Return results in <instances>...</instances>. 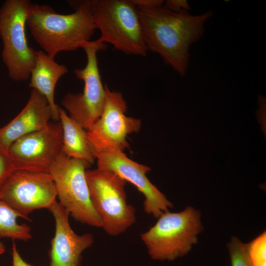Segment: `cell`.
Here are the masks:
<instances>
[{
    "label": "cell",
    "instance_id": "obj_9",
    "mask_svg": "<svg viewBox=\"0 0 266 266\" xmlns=\"http://www.w3.org/2000/svg\"><path fill=\"white\" fill-rule=\"evenodd\" d=\"M105 98L102 113L98 120L86 130L94 155L107 150L124 151L129 147L127 136L139 131V119L126 115L127 103L122 94L111 91L104 85Z\"/></svg>",
    "mask_w": 266,
    "mask_h": 266
},
{
    "label": "cell",
    "instance_id": "obj_3",
    "mask_svg": "<svg viewBox=\"0 0 266 266\" xmlns=\"http://www.w3.org/2000/svg\"><path fill=\"white\" fill-rule=\"evenodd\" d=\"M91 8L95 26L100 33L96 42L110 43L128 55H146L138 9L131 0H91Z\"/></svg>",
    "mask_w": 266,
    "mask_h": 266
},
{
    "label": "cell",
    "instance_id": "obj_24",
    "mask_svg": "<svg viewBox=\"0 0 266 266\" xmlns=\"http://www.w3.org/2000/svg\"><path fill=\"white\" fill-rule=\"evenodd\" d=\"M5 251V247L3 243L0 241V255L4 253Z\"/></svg>",
    "mask_w": 266,
    "mask_h": 266
},
{
    "label": "cell",
    "instance_id": "obj_15",
    "mask_svg": "<svg viewBox=\"0 0 266 266\" xmlns=\"http://www.w3.org/2000/svg\"><path fill=\"white\" fill-rule=\"evenodd\" d=\"M67 72L66 66L57 63L44 51H36L29 87L45 97L52 111V119L56 121L59 120V106L55 102V88L59 79Z\"/></svg>",
    "mask_w": 266,
    "mask_h": 266
},
{
    "label": "cell",
    "instance_id": "obj_13",
    "mask_svg": "<svg viewBox=\"0 0 266 266\" xmlns=\"http://www.w3.org/2000/svg\"><path fill=\"white\" fill-rule=\"evenodd\" d=\"M49 210L55 219V231L51 241L48 266H80L82 253L94 243L93 235L76 233L69 223V212L59 202Z\"/></svg>",
    "mask_w": 266,
    "mask_h": 266
},
{
    "label": "cell",
    "instance_id": "obj_23",
    "mask_svg": "<svg viewBox=\"0 0 266 266\" xmlns=\"http://www.w3.org/2000/svg\"><path fill=\"white\" fill-rule=\"evenodd\" d=\"M11 255L12 266H32L22 258L17 248L15 240H13L12 242Z\"/></svg>",
    "mask_w": 266,
    "mask_h": 266
},
{
    "label": "cell",
    "instance_id": "obj_18",
    "mask_svg": "<svg viewBox=\"0 0 266 266\" xmlns=\"http://www.w3.org/2000/svg\"><path fill=\"white\" fill-rule=\"evenodd\" d=\"M246 244L252 266H266V232Z\"/></svg>",
    "mask_w": 266,
    "mask_h": 266
},
{
    "label": "cell",
    "instance_id": "obj_5",
    "mask_svg": "<svg viewBox=\"0 0 266 266\" xmlns=\"http://www.w3.org/2000/svg\"><path fill=\"white\" fill-rule=\"evenodd\" d=\"M31 4L29 0H6L0 8L1 58L14 81L29 79L35 62L36 51L29 46L25 32Z\"/></svg>",
    "mask_w": 266,
    "mask_h": 266
},
{
    "label": "cell",
    "instance_id": "obj_21",
    "mask_svg": "<svg viewBox=\"0 0 266 266\" xmlns=\"http://www.w3.org/2000/svg\"><path fill=\"white\" fill-rule=\"evenodd\" d=\"M163 6L175 13H188L191 8L187 0H167L165 1Z\"/></svg>",
    "mask_w": 266,
    "mask_h": 266
},
{
    "label": "cell",
    "instance_id": "obj_10",
    "mask_svg": "<svg viewBox=\"0 0 266 266\" xmlns=\"http://www.w3.org/2000/svg\"><path fill=\"white\" fill-rule=\"evenodd\" d=\"M57 197L54 181L45 172L14 170L0 190V199L28 220L35 210L49 209Z\"/></svg>",
    "mask_w": 266,
    "mask_h": 266
},
{
    "label": "cell",
    "instance_id": "obj_25",
    "mask_svg": "<svg viewBox=\"0 0 266 266\" xmlns=\"http://www.w3.org/2000/svg\"></svg>",
    "mask_w": 266,
    "mask_h": 266
},
{
    "label": "cell",
    "instance_id": "obj_20",
    "mask_svg": "<svg viewBox=\"0 0 266 266\" xmlns=\"http://www.w3.org/2000/svg\"><path fill=\"white\" fill-rule=\"evenodd\" d=\"M14 170L15 169L7 151L0 149V190Z\"/></svg>",
    "mask_w": 266,
    "mask_h": 266
},
{
    "label": "cell",
    "instance_id": "obj_4",
    "mask_svg": "<svg viewBox=\"0 0 266 266\" xmlns=\"http://www.w3.org/2000/svg\"><path fill=\"white\" fill-rule=\"evenodd\" d=\"M156 223L140 235L150 257L173 261L187 254L203 230L200 212L191 206L179 212L163 213Z\"/></svg>",
    "mask_w": 266,
    "mask_h": 266
},
{
    "label": "cell",
    "instance_id": "obj_19",
    "mask_svg": "<svg viewBox=\"0 0 266 266\" xmlns=\"http://www.w3.org/2000/svg\"><path fill=\"white\" fill-rule=\"evenodd\" d=\"M232 266H252L246 244L236 237H233L228 244Z\"/></svg>",
    "mask_w": 266,
    "mask_h": 266
},
{
    "label": "cell",
    "instance_id": "obj_12",
    "mask_svg": "<svg viewBox=\"0 0 266 266\" xmlns=\"http://www.w3.org/2000/svg\"><path fill=\"white\" fill-rule=\"evenodd\" d=\"M98 168L111 171L133 184L144 197V212L158 218L173 207L167 200L147 177L150 168L129 159L123 151L107 150L95 154Z\"/></svg>",
    "mask_w": 266,
    "mask_h": 266
},
{
    "label": "cell",
    "instance_id": "obj_11",
    "mask_svg": "<svg viewBox=\"0 0 266 266\" xmlns=\"http://www.w3.org/2000/svg\"><path fill=\"white\" fill-rule=\"evenodd\" d=\"M62 138L60 123H50L44 129L16 140L7 150L15 170L49 172L62 152Z\"/></svg>",
    "mask_w": 266,
    "mask_h": 266
},
{
    "label": "cell",
    "instance_id": "obj_17",
    "mask_svg": "<svg viewBox=\"0 0 266 266\" xmlns=\"http://www.w3.org/2000/svg\"><path fill=\"white\" fill-rule=\"evenodd\" d=\"M20 214L0 199V237L26 241L32 238L30 227L18 223Z\"/></svg>",
    "mask_w": 266,
    "mask_h": 266
},
{
    "label": "cell",
    "instance_id": "obj_6",
    "mask_svg": "<svg viewBox=\"0 0 266 266\" xmlns=\"http://www.w3.org/2000/svg\"><path fill=\"white\" fill-rule=\"evenodd\" d=\"M86 177L101 228L111 236L125 232L136 220L134 208L127 202V182L111 171L98 168L87 170Z\"/></svg>",
    "mask_w": 266,
    "mask_h": 266
},
{
    "label": "cell",
    "instance_id": "obj_14",
    "mask_svg": "<svg viewBox=\"0 0 266 266\" xmlns=\"http://www.w3.org/2000/svg\"><path fill=\"white\" fill-rule=\"evenodd\" d=\"M52 119L47 100L37 91L32 89L29 100L21 111L8 124L0 128V149L7 151L18 138L46 128Z\"/></svg>",
    "mask_w": 266,
    "mask_h": 266
},
{
    "label": "cell",
    "instance_id": "obj_16",
    "mask_svg": "<svg viewBox=\"0 0 266 266\" xmlns=\"http://www.w3.org/2000/svg\"><path fill=\"white\" fill-rule=\"evenodd\" d=\"M59 120L62 128V152L67 156L94 163L95 156L85 130L59 107Z\"/></svg>",
    "mask_w": 266,
    "mask_h": 266
},
{
    "label": "cell",
    "instance_id": "obj_8",
    "mask_svg": "<svg viewBox=\"0 0 266 266\" xmlns=\"http://www.w3.org/2000/svg\"><path fill=\"white\" fill-rule=\"evenodd\" d=\"M86 53L87 64L74 70L76 77L84 83L82 93L66 94L62 104L70 116L85 130L89 129L100 118L104 107L105 91L98 67L97 53L106 48L105 43L89 41L81 46Z\"/></svg>",
    "mask_w": 266,
    "mask_h": 266
},
{
    "label": "cell",
    "instance_id": "obj_2",
    "mask_svg": "<svg viewBox=\"0 0 266 266\" xmlns=\"http://www.w3.org/2000/svg\"><path fill=\"white\" fill-rule=\"evenodd\" d=\"M75 10L60 14L48 5L32 3L26 24L35 41L48 56L54 59L62 51H72L90 41L96 30L91 0L68 1Z\"/></svg>",
    "mask_w": 266,
    "mask_h": 266
},
{
    "label": "cell",
    "instance_id": "obj_7",
    "mask_svg": "<svg viewBox=\"0 0 266 266\" xmlns=\"http://www.w3.org/2000/svg\"><path fill=\"white\" fill-rule=\"evenodd\" d=\"M91 165L61 152L48 173L54 181L59 202L69 214L82 224L100 228L101 221L92 202L86 177Z\"/></svg>",
    "mask_w": 266,
    "mask_h": 266
},
{
    "label": "cell",
    "instance_id": "obj_1",
    "mask_svg": "<svg viewBox=\"0 0 266 266\" xmlns=\"http://www.w3.org/2000/svg\"><path fill=\"white\" fill-rule=\"evenodd\" d=\"M148 50L159 55L180 75H186L190 47L203 36L211 11L199 15L175 13L165 8L137 7Z\"/></svg>",
    "mask_w": 266,
    "mask_h": 266
},
{
    "label": "cell",
    "instance_id": "obj_22",
    "mask_svg": "<svg viewBox=\"0 0 266 266\" xmlns=\"http://www.w3.org/2000/svg\"><path fill=\"white\" fill-rule=\"evenodd\" d=\"M133 3L137 7L152 8L163 6V0H131Z\"/></svg>",
    "mask_w": 266,
    "mask_h": 266
}]
</instances>
